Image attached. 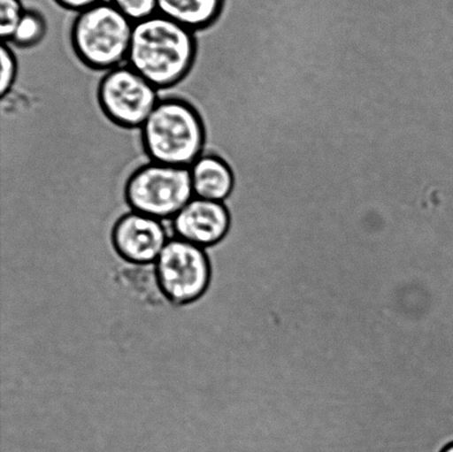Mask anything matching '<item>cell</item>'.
I'll return each mask as SVG.
<instances>
[{"instance_id": "obj_4", "label": "cell", "mask_w": 453, "mask_h": 452, "mask_svg": "<svg viewBox=\"0 0 453 452\" xmlns=\"http://www.w3.org/2000/svg\"><path fill=\"white\" fill-rule=\"evenodd\" d=\"M194 197L190 168L155 162L139 168L127 188L132 211L162 221L174 218Z\"/></svg>"}, {"instance_id": "obj_5", "label": "cell", "mask_w": 453, "mask_h": 452, "mask_svg": "<svg viewBox=\"0 0 453 452\" xmlns=\"http://www.w3.org/2000/svg\"><path fill=\"white\" fill-rule=\"evenodd\" d=\"M164 298L176 305L201 299L210 287L211 269L206 249L172 238L154 264Z\"/></svg>"}, {"instance_id": "obj_15", "label": "cell", "mask_w": 453, "mask_h": 452, "mask_svg": "<svg viewBox=\"0 0 453 452\" xmlns=\"http://www.w3.org/2000/svg\"><path fill=\"white\" fill-rule=\"evenodd\" d=\"M55 2L65 11L81 12L97 4L104 3V0H55Z\"/></svg>"}, {"instance_id": "obj_2", "label": "cell", "mask_w": 453, "mask_h": 452, "mask_svg": "<svg viewBox=\"0 0 453 452\" xmlns=\"http://www.w3.org/2000/svg\"><path fill=\"white\" fill-rule=\"evenodd\" d=\"M152 162L190 168L205 149V130L196 110L179 99H159L141 127Z\"/></svg>"}, {"instance_id": "obj_6", "label": "cell", "mask_w": 453, "mask_h": 452, "mask_svg": "<svg viewBox=\"0 0 453 452\" xmlns=\"http://www.w3.org/2000/svg\"><path fill=\"white\" fill-rule=\"evenodd\" d=\"M99 99L104 112L122 126L142 127L159 101V93L128 65L108 71Z\"/></svg>"}, {"instance_id": "obj_7", "label": "cell", "mask_w": 453, "mask_h": 452, "mask_svg": "<svg viewBox=\"0 0 453 452\" xmlns=\"http://www.w3.org/2000/svg\"><path fill=\"white\" fill-rule=\"evenodd\" d=\"M168 241L165 221L134 211L123 215L111 234L114 251L132 264H154Z\"/></svg>"}, {"instance_id": "obj_12", "label": "cell", "mask_w": 453, "mask_h": 452, "mask_svg": "<svg viewBox=\"0 0 453 452\" xmlns=\"http://www.w3.org/2000/svg\"><path fill=\"white\" fill-rule=\"evenodd\" d=\"M24 12L25 7L21 0H0V38H2V42H9L12 39Z\"/></svg>"}, {"instance_id": "obj_13", "label": "cell", "mask_w": 453, "mask_h": 452, "mask_svg": "<svg viewBox=\"0 0 453 452\" xmlns=\"http://www.w3.org/2000/svg\"><path fill=\"white\" fill-rule=\"evenodd\" d=\"M133 24L158 13L157 0H110Z\"/></svg>"}, {"instance_id": "obj_8", "label": "cell", "mask_w": 453, "mask_h": 452, "mask_svg": "<svg viewBox=\"0 0 453 452\" xmlns=\"http://www.w3.org/2000/svg\"><path fill=\"white\" fill-rule=\"evenodd\" d=\"M170 223L176 238L203 249L220 245L231 227L230 214L223 203L196 196Z\"/></svg>"}, {"instance_id": "obj_14", "label": "cell", "mask_w": 453, "mask_h": 452, "mask_svg": "<svg viewBox=\"0 0 453 452\" xmlns=\"http://www.w3.org/2000/svg\"><path fill=\"white\" fill-rule=\"evenodd\" d=\"M0 62H2V77H0V96L11 91L18 74V64L11 46L2 42L0 48Z\"/></svg>"}, {"instance_id": "obj_3", "label": "cell", "mask_w": 453, "mask_h": 452, "mask_svg": "<svg viewBox=\"0 0 453 452\" xmlns=\"http://www.w3.org/2000/svg\"><path fill=\"white\" fill-rule=\"evenodd\" d=\"M133 27L112 3L97 4L75 17L71 33L74 50L93 69L110 71L127 65Z\"/></svg>"}, {"instance_id": "obj_1", "label": "cell", "mask_w": 453, "mask_h": 452, "mask_svg": "<svg viewBox=\"0 0 453 452\" xmlns=\"http://www.w3.org/2000/svg\"><path fill=\"white\" fill-rule=\"evenodd\" d=\"M195 55L194 31L157 13L133 27L127 65L162 91L185 78Z\"/></svg>"}, {"instance_id": "obj_10", "label": "cell", "mask_w": 453, "mask_h": 452, "mask_svg": "<svg viewBox=\"0 0 453 452\" xmlns=\"http://www.w3.org/2000/svg\"><path fill=\"white\" fill-rule=\"evenodd\" d=\"M226 0H157V11L192 31L205 29L219 19Z\"/></svg>"}, {"instance_id": "obj_11", "label": "cell", "mask_w": 453, "mask_h": 452, "mask_svg": "<svg viewBox=\"0 0 453 452\" xmlns=\"http://www.w3.org/2000/svg\"><path fill=\"white\" fill-rule=\"evenodd\" d=\"M47 20L43 13L35 8H26L15 34L9 42L17 47H33L43 39L47 33Z\"/></svg>"}, {"instance_id": "obj_9", "label": "cell", "mask_w": 453, "mask_h": 452, "mask_svg": "<svg viewBox=\"0 0 453 452\" xmlns=\"http://www.w3.org/2000/svg\"><path fill=\"white\" fill-rule=\"evenodd\" d=\"M195 196L224 203L233 193L234 172L228 164L214 155H202L190 167Z\"/></svg>"}, {"instance_id": "obj_16", "label": "cell", "mask_w": 453, "mask_h": 452, "mask_svg": "<svg viewBox=\"0 0 453 452\" xmlns=\"http://www.w3.org/2000/svg\"><path fill=\"white\" fill-rule=\"evenodd\" d=\"M441 452H453V442H450V444H448L445 448L441 450Z\"/></svg>"}]
</instances>
